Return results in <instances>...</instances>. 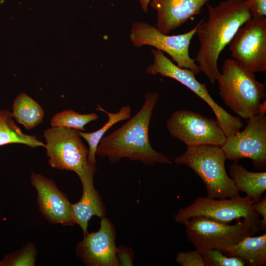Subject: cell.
Wrapping results in <instances>:
<instances>
[{
  "label": "cell",
  "instance_id": "obj_1",
  "mask_svg": "<svg viewBox=\"0 0 266 266\" xmlns=\"http://www.w3.org/2000/svg\"><path fill=\"white\" fill-rule=\"evenodd\" d=\"M208 17L201 19L196 31L200 48L194 59L211 84L220 74L219 56L238 30L252 18L245 0H226L213 6L207 4Z\"/></svg>",
  "mask_w": 266,
  "mask_h": 266
},
{
  "label": "cell",
  "instance_id": "obj_2",
  "mask_svg": "<svg viewBox=\"0 0 266 266\" xmlns=\"http://www.w3.org/2000/svg\"><path fill=\"white\" fill-rule=\"evenodd\" d=\"M159 98L157 93H147L138 112L121 127L101 139L96 155L106 157L112 163L128 158L149 166L157 163L170 164L171 161L166 156L152 147L149 139L150 120Z\"/></svg>",
  "mask_w": 266,
  "mask_h": 266
},
{
  "label": "cell",
  "instance_id": "obj_3",
  "mask_svg": "<svg viewBox=\"0 0 266 266\" xmlns=\"http://www.w3.org/2000/svg\"><path fill=\"white\" fill-rule=\"evenodd\" d=\"M217 81L219 95L226 105L239 117L247 120L259 113L266 97V84L233 58L223 63Z\"/></svg>",
  "mask_w": 266,
  "mask_h": 266
},
{
  "label": "cell",
  "instance_id": "obj_4",
  "mask_svg": "<svg viewBox=\"0 0 266 266\" xmlns=\"http://www.w3.org/2000/svg\"><path fill=\"white\" fill-rule=\"evenodd\" d=\"M226 160L220 146L206 145L187 147L174 162L194 171L205 185L208 197L226 199L239 196L233 180L226 172Z\"/></svg>",
  "mask_w": 266,
  "mask_h": 266
},
{
  "label": "cell",
  "instance_id": "obj_5",
  "mask_svg": "<svg viewBox=\"0 0 266 266\" xmlns=\"http://www.w3.org/2000/svg\"><path fill=\"white\" fill-rule=\"evenodd\" d=\"M48 163L53 168L75 172L80 179L94 174L95 165L88 161V149L77 131L65 127H51L43 133Z\"/></svg>",
  "mask_w": 266,
  "mask_h": 266
},
{
  "label": "cell",
  "instance_id": "obj_6",
  "mask_svg": "<svg viewBox=\"0 0 266 266\" xmlns=\"http://www.w3.org/2000/svg\"><path fill=\"white\" fill-rule=\"evenodd\" d=\"M183 224L188 240L196 250L214 249L224 254L230 246L245 236L254 235L259 228L243 220L230 225L202 216L192 217Z\"/></svg>",
  "mask_w": 266,
  "mask_h": 266
},
{
  "label": "cell",
  "instance_id": "obj_7",
  "mask_svg": "<svg viewBox=\"0 0 266 266\" xmlns=\"http://www.w3.org/2000/svg\"><path fill=\"white\" fill-rule=\"evenodd\" d=\"M255 203L250 198L240 195L218 199L199 197L190 205L180 208L173 218L176 222L182 224L192 217L202 216L227 223L243 220L260 227L259 215L253 209Z\"/></svg>",
  "mask_w": 266,
  "mask_h": 266
},
{
  "label": "cell",
  "instance_id": "obj_8",
  "mask_svg": "<svg viewBox=\"0 0 266 266\" xmlns=\"http://www.w3.org/2000/svg\"><path fill=\"white\" fill-rule=\"evenodd\" d=\"M198 25L199 23L183 34L169 35L160 32L155 26L144 22H135L132 25L130 38L135 47L149 45L165 52L178 66L188 69L196 75L201 71L195 60L190 57L189 50Z\"/></svg>",
  "mask_w": 266,
  "mask_h": 266
},
{
  "label": "cell",
  "instance_id": "obj_9",
  "mask_svg": "<svg viewBox=\"0 0 266 266\" xmlns=\"http://www.w3.org/2000/svg\"><path fill=\"white\" fill-rule=\"evenodd\" d=\"M170 134L187 147L200 145L221 146L226 136L216 120L186 109L174 112L166 120Z\"/></svg>",
  "mask_w": 266,
  "mask_h": 266
},
{
  "label": "cell",
  "instance_id": "obj_10",
  "mask_svg": "<svg viewBox=\"0 0 266 266\" xmlns=\"http://www.w3.org/2000/svg\"><path fill=\"white\" fill-rule=\"evenodd\" d=\"M231 56L253 73L266 71V18L252 17L237 31L230 43Z\"/></svg>",
  "mask_w": 266,
  "mask_h": 266
},
{
  "label": "cell",
  "instance_id": "obj_11",
  "mask_svg": "<svg viewBox=\"0 0 266 266\" xmlns=\"http://www.w3.org/2000/svg\"><path fill=\"white\" fill-rule=\"evenodd\" d=\"M227 159L235 162L250 159L255 167L266 166V116L258 113L247 119L244 130L226 137L221 146Z\"/></svg>",
  "mask_w": 266,
  "mask_h": 266
},
{
  "label": "cell",
  "instance_id": "obj_12",
  "mask_svg": "<svg viewBox=\"0 0 266 266\" xmlns=\"http://www.w3.org/2000/svg\"><path fill=\"white\" fill-rule=\"evenodd\" d=\"M154 70L156 74L180 82L203 100L212 109L227 137L240 131L243 125L240 119L229 113L218 105L209 95L205 84L199 82L191 70L178 66L166 56L157 61Z\"/></svg>",
  "mask_w": 266,
  "mask_h": 266
},
{
  "label": "cell",
  "instance_id": "obj_13",
  "mask_svg": "<svg viewBox=\"0 0 266 266\" xmlns=\"http://www.w3.org/2000/svg\"><path fill=\"white\" fill-rule=\"evenodd\" d=\"M77 245L76 253L84 263L91 266H120L117 257L113 227L106 218H101L97 232L88 233Z\"/></svg>",
  "mask_w": 266,
  "mask_h": 266
},
{
  "label": "cell",
  "instance_id": "obj_14",
  "mask_svg": "<svg viewBox=\"0 0 266 266\" xmlns=\"http://www.w3.org/2000/svg\"><path fill=\"white\" fill-rule=\"evenodd\" d=\"M30 179L37 191L39 210L45 218L53 224L74 225L71 203L54 181L35 173H32Z\"/></svg>",
  "mask_w": 266,
  "mask_h": 266
},
{
  "label": "cell",
  "instance_id": "obj_15",
  "mask_svg": "<svg viewBox=\"0 0 266 266\" xmlns=\"http://www.w3.org/2000/svg\"><path fill=\"white\" fill-rule=\"evenodd\" d=\"M210 0H151V6L157 11L156 28L168 34L195 16Z\"/></svg>",
  "mask_w": 266,
  "mask_h": 266
},
{
  "label": "cell",
  "instance_id": "obj_16",
  "mask_svg": "<svg viewBox=\"0 0 266 266\" xmlns=\"http://www.w3.org/2000/svg\"><path fill=\"white\" fill-rule=\"evenodd\" d=\"M94 175L80 179L83 187L82 197L77 202L71 204L73 221L80 227L84 235L88 233V222L92 217L97 216L101 219L105 215L104 206L94 185Z\"/></svg>",
  "mask_w": 266,
  "mask_h": 266
},
{
  "label": "cell",
  "instance_id": "obj_17",
  "mask_svg": "<svg viewBox=\"0 0 266 266\" xmlns=\"http://www.w3.org/2000/svg\"><path fill=\"white\" fill-rule=\"evenodd\" d=\"M225 255L237 257L247 266H263L266 264V234L245 236L230 246Z\"/></svg>",
  "mask_w": 266,
  "mask_h": 266
},
{
  "label": "cell",
  "instance_id": "obj_18",
  "mask_svg": "<svg viewBox=\"0 0 266 266\" xmlns=\"http://www.w3.org/2000/svg\"><path fill=\"white\" fill-rule=\"evenodd\" d=\"M230 177L235 183L237 191L246 193V196L257 202L261 200L266 190V172H254L233 162L229 169Z\"/></svg>",
  "mask_w": 266,
  "mask_h": 266
},
{
  "label": "cell",
  "instance_id": "obj_19",
  "mask_svg": "<svg viewBox=\"0 0 266 266\" xmlns=\"http://www.w3.org/2000/svg\"><path fill=\"white\" fill-rule=\"evenodd\" d=\"M97 110L105 113L108 116V121L100 129L92 132L84 133L77 131L79 136L87 142L88 148V161L91 164L95 165L96 152L98 144L105 133L113 126L120 121L129 119L131 117V108L130 105L122 106L116 113H111L106 111L99 105Z\"/></svg>",
  "mask_w": 266,
  "mask_h": 266
},
{
  "label": "cell",
  "instance_id": "obj_20",
  "mask_svg": "<svg viewBox=\"0 0 266 266\" xmlns=\"http://www.w3.org/2000/svg\"><path fill=\"white\" fill-rule=\"evenodd\" d=\"M11 114L13 118L27 130L39 125L44 116L42 107L24 93L20 94L14 100Z\"/></svg>",
  "mask_w": 266,
  "mask_h": 266
},
{
  "label": "cell",
  "instance_id": "obj_21",
  "mask_svg": "<svg viewBox=\"0 0 266 266\" xmlns=\"http://www.w3.org/2000/svg\"><path fill=\"white\" fill-rule=\"evenodd\" d=\"M21 143L33 148L44 147L45 144L35 136L24 133L16 124L7 109L0 110V146Z\"/></svg>",
  "mask_w": 266,
  "mask_h": 266
},
{
  "label": "cell",
  "instance_id": "obj_22",
  "mask_svg": "<svg viewBox=\"0 0 266 266\" xmlns=\"http://www.w3.org/2000/svg\"><path fill=\"white\" fill-rule=\"evenodd\" d=\"M99 116L95 113L80 114L72 109L65 110L54 115L50 121L52 127H65L85 131L84 126L96 121Z\"/></svg>",
  "mask_w": 266,
  "mask_h": 266
},
{
  "label": "cell",
  "instance_id": "obj_23",
  "mask_svg": "<svg viewBox=\"0 0 266 266\" xmlns=\"http://www.w3.org/2000/svg\"><path fill=\"white\" fill-rule=\"evenodd\" d=\"M202 255L206 266H244L245 263L239 258L229 257L221 251L214 249L197 250Z\"/></svg>",
  "mask_w": 266,
  "mask_h": 266
},
{
  "label": "cell",
  "instance_id": "obj_24",
  "mask_svg": "<svg viewBox=\"0 0 266 266\" xmlns=\"http://www.w3.org/2000/svg\"><path fill=\"white\" fill-rule=\"evenodd\" d=\"M175 261L182 266H206L202 255L196 250L179 252Z\"/></svg>",
  "mask_w": 266,
  "mask_h": 266
},
{
  "label": "cell",
  "instance_id": "obj_25",
  "mask_svg": "<svg viewBox=\"0 0 266 266\" xmlns=\"http://www.w3.org/2000/svg\"><path fill=\"white\" fill-rule=\"evenodd\" d=\"M252 17L260 18L266 16V0H245Z\"/></svg>",
  "mask_w": 266,
  "mask_h": 266
},
{
  "label": "cell",
  "instance_id": "obj_26",
  "mask_svg": "<svg viewBox=\"0 0 266 266\" xmlns=\"http://www.w3.org/2000/svg\"><path fill=\"white\" fill-rule=\"evenodd\" d=\"M117 257L120 265H133V253L130 249L122 247L117 248Z\"/></svg>",
  "mask_w": 266,
  "mask_h": 266
},
{
  "label": "cell",
  "instance_id": "obj_27",
  "mask_svg": "<svg viewBox=\"0 0 266 266\" xmlns=\"http://www.w3.org/2000/svg\"><path fill=\"white\" fill-rule=\"evenodd\" d=\"M253 209L259 215L263 217V219L260 222V227L266 230V198L265 197L260 201L253 204Z\"/></svg>",
  "mask_w": 266,
  "mask_h": 266
},
{
  "label": "cell",
  "instance_id": "obj_28",
  "mask_svg": "<svg viewBox=\"0 0 266 266\" xmlns=\"http://www.w3.org/2000/svg\"><path fill=\"white\" fill-rule=\"evenodd\" d=\"M138 1L142 7V9L144 12H147L148 11V6L151 0H137Z\"/></svg>",
  "mask_w": 266,
  "mask_h": 266
}]
</instances>
